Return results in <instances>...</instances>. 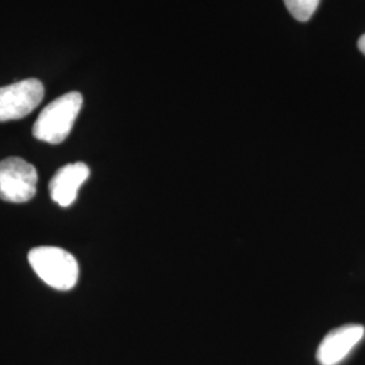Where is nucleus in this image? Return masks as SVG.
Wrapping results in <instances>:
<instances>
[{
    "mask_svg": "<svg viewBox=\"0 0 365 365\" xmlns=\"http://www.w3.org/2000/svg\"><path fill=\"white\" fill-rule=\"evenodd\" d=\"M321 0H284L289 14L299 22H307L317 11Z\"/></svg>",
    "mask_w": 365,
    "mask_h": 365,
    "instance_id": "obj_7",
    "label": "nucleus"
},
{
    "mask_svg": "<svg viewBox=\"0 0 365 365\" xmlns=\"http://www.w3.org/2000/svg\"><path fill=\"white\" fill-rule=\"evenodd\" d=\"M361 325H344L331 330L319 344L317 360L321 365H339L364 339Z\"/></svg>",
    "mask_w": 365,
    "mask_h": 365,
    "instance_id": "obj_5",
    "label": "nucleus"
},
{
    "mask_svg": "<svg viewBox=\"0 0 365 365\" xmlns=\"http://www.w3.org/2000/svg\"><path fill=\"white\" fill-rule=\"evenodd\" d=\"M88 176L90 168L84 163L68 164L60 168L49 184L53 200L61 207L71 206L76 200L78 190Z\"/></svg>",
    "mask_w": 365,
    "mask_h": 365,
    "instance_id": "obj_6",
    "label": "nucleus"
},
{
    "mask_svg": "<svg viewBox=\"0 0 365 365\" xmlns=\"http://www.w3.org/2000/svg\"><path fill=\"white\" fill-rule=\"evenodd\" d=\"M83 106L80 92H68L46 106L33 126V135L48 144H61L72 130Z\"/></svg>",
    "mask_w": 365,
    "mask_h": 365,
    "instance_id": "obj_1",
    "label": "nucleus"
},
{
    "mask_svg": "<svg viewBox=\"0 0 365 365\" xmlns=\"http://www.w3.org/2000/svg\"><path fill=\"white\" fill-rule=\"evenodd\" d=\"M357 46H359V49L361 51V53L365 56V34L364 36H361L360 39H359V43H357Z\"/></svg>",
    "mask_w": 365,
    "mask_h": 365,
    "instance_id": "obj_8",
    "label": "nucleus"
},
{
    "mask_svg": "<svg viewBox=\"0 0 365 365\" xmlns=\"http://www.w3.org/2000/svg\"><path fill=\"white\" fill-rule=\"evenodd\" d=\"M43 84L26 78L0 88V122L22 119L34 111L43 99Z\"/></svg>",
    "mask_w": 365,
    "mask_h": 365,
    "instance_id": "obj_4",
    "label": "nucleus"
},
{
    "mask_svg": "<svg viewBox=\"0 0 365 365\" xmlns=\"http://www.w3.org/2000/svg\"><path fill=\"white\" fill-rule=\"evenodd\" d=\"M29 262L48 286L58 291L72 289L78 283V261L64 249L56 247L31 249Z\"/></svg>",
    "mask_w": 365,
    "mask_h": 365,
    "instance_id": "obj_2",
    "label": "nucleus"
},
{
    "mask_svg": "<svg viewBox=\"0 0 365 365\" xmlns=\"http://www.w3.org/2000/svg\"><path fill=\"white\" fill-rule=\"evenodd\" d=\"M38 175L34 165L19 157L0 161V199L11 203H25L37 192Z\"/></svg>",
    "mask_w": 365,
    "mask_h": 365,
    "instance_id": "obj_3",
    "label": "nucleus"
}]
</instances>
